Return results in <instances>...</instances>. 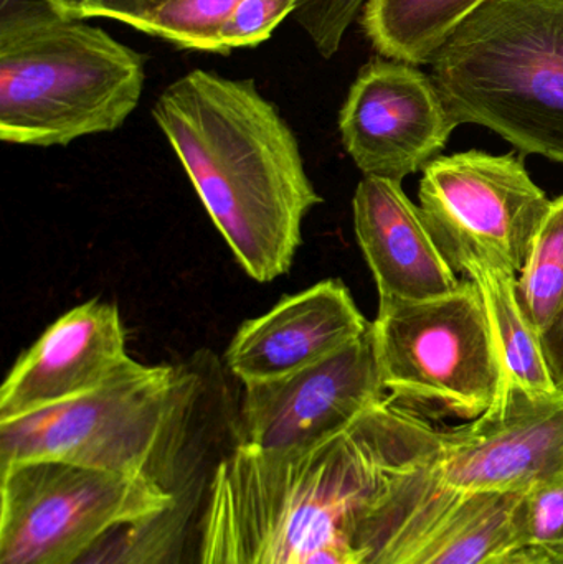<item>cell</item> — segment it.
Returning <instances> with one entry per match:
<instances>
[{
	"instance_id": "1",
	"label": "cell",
	"mask_w": 563,
	"mask_h": 564,
	"mask_svg": "<svg viewBox=\"0 0 563 564\" xmlns=\"http://www.w3.org/2000/svg\"><path fill=\"white\" fill-rule=\"evenodd\" d=\"M440 444L386 398L310 443L235 446L212 469L195 564H410L425 542L415 469Z\"/></svg>"
},
{
	"instance_id": "2",
	"label": "cell",
	"mask_w": 563,
	"mask_h": 564,
	"mask_svg": "<svg viewBox=\"0 0 563 564\" xmlns=\"http://www.w3.org/2000/svg\"><path fill=\"white\" fill-rule=\"evenodd\" d=\"M152 118L247 276L290 273L323 198L293 129L257 83L192 69L161 93Z\"/></svg>"
},
{
	"instance_id": "3",
	"label": "cell",
	"mask_w": 563,
	"mask_h": 564,
	"mask_svg": "<svg viewBox=\"0 0 563 564\" xmlns=\"http://www.w3.org/2000/svg\"><path fill=\"white\" fill-rule=\"evenodd\" d=\"M430 65L458 126L563 164V0H488Z\"/></svg>"
},
{
	"instance_id": "4",
	"label": "cell",
	"mask_w": 563,
	"mask_h": 564,
	"mask_svg": "<svg viewBox=\"0 0 563 564\" xmlns=\"http://www.w3.org/2000/svg\"><path fill=\"white\" fill-rule=\"evenodd\" d=\"M145 58L53 10L0 20V139L68 145L112 132L141 101Z\"/></svg>"
},
{
	"instance_id": "5",
	"label": "cell",
	"mask_w": 563,
	"mask_h": 564,
	"mask_svg": "<svg viewBox=\"0 0 563 564\" xmlns=\"http://www.w3.org/2000/svg\"><path fill=\"white\" fill-rule=\"evenodd\" d=\"M194 388L191 360L149 367L129 358L88 393L0 420V470L63 463L162 480L187 446Z\"/></svg>"
},
{
	"instance_id": "6",
	"label": "cell",
	"mask_w": 563,
	"mask_h": 564,
	"mask_svg": "<svg viewBox=\"0 0 563 564\" xmlns=\"http://www.w3.org/2000/svg\"><path fill=\"white\" fill-rule=\"evenodd\" d=\"M372 335L387 398L419 416L472 421L498 397L505 368L468 278L443 297L379 301Z\"/></svg>"
},
{
	"instance_id": "7",
	"label": "cell",
	"mask_w": 563,
	"mask_h": 564,
	"mask_svg": "<svg viewBox=\"0 0 563 564\" xmlns=\"http://www.w3.org/2000/svg\"><path fill=\"white\" fill-rule=\"evenodd\" d=\"M0 564H73L116 530L177 506L162 480L63 463L0 470Z\"/></svg>"
},
{
	"instance_id": "8",
	"label": "cell",
	"mask_w": 563,
	"mask_h": 564,
	"mask_svg": "<svg viewBox=\"0 0 563 564\" xmlns=\"http://www.w3.org/2000/svg\"><path fill=\"white\" fill-rule=\"evenodd\" d=\"M551 205L515 154L440 155L420 182V210L456 274L483 260L521 276Z\"/></svg>"
},
{
	"instance_id": "9",
	"label": "cell",
	"mask_w": 563,
	"mask_h": 564,
	"mask_svg": "<svg viewBox=\"0 0 563 564\" xmlns=\"http://www.w3.org/2000/svg\"><path fill=\"white\" fill-rule=\"evenodd\" d=\"M436 469L465 494H524L563 476V391L505 377L481 416L442 431Z\"/></svg>"
},
{
	"instance_id": "10",
	"label": "cell",
	"mask_w": 563,
	"mask_h": 564,
	"mask_svg": "<svg viewBox=\"0 0 563 564\" xmlns=\"http://www.w3.org/2000/svg\"><path fill=\"white\" fill-rule=\"evenodd\" d=\"M458 122L432 75L376 55L359 69L339 112L347 154L364 177L402 182L440 158Z\"/></svg>"
},
{
	"instance_id": "11",
	"label": "cell",
	"mask_w": 563,
	"mask_h": 564,
	"mask_svg": "<svg viewBox=\"0 0 563 564\" xmlns=\"http://www.w3.org/2000/svg\"><path fill=\"white\" fill-rule=\"evenodd\" d=\"M243 387L238 446L258 449H284L326 436L387 398L372 325L310 367Z\"/></svg>"
},
{
	"instance_id": "12",
	"label": "cell",
	"mask_w": 563,
	"mask_h": 564,
	"mask_svg": "<svg viewBox=\"0 0 563 564\" xmlns=\"http://www.w3.org/2000/svg\"><path fill=\"white\" fill-rule=\"evenodd\" d=\"M129 358L119 308L101 299L76 305L17 358L0 388V420L88 393Z\"/></svg>"
},
{
	"instance_id": "13",
	"label": "cell",
	"mask_w": 563,
	"mask_h": 564,
	"mask_svg": "<svg viewBox=\"0 0 563 564\" xmlns=\"http://www.w3.org/2000/svg\"><path fill=\"white\" fill-rule=\"evenodd\" d=\"M370 325L343 281L324 280L245 321L224 364L241 384L273 380L336 354Z\"/></svg>"
},
{
	"instance_id": "14",
	"label": "cell",
	"mask_w": 563,
	"mask_h": 564,
	"mask_svg": "<svg viewBox=\"0 0 563 564\" xmlns=\"http://www.w3.org/2000/svg\"><path fill=\"white\" fill-rule=\"evenodd\" d=\"M354 228L379 301H430L452 294L458 274L433 240L402 182L364 177L353 200Z\"/></svg>"
},
{
	"instance_id": "15",
	"label": "cell",
	"mask_w": 563,
	"mask_h": 564,
	"mask_svg": "<svg viewBox=\"0 0 563 564\" xmlns=\"http://www.w3.org/2000/svg\"><path fill=\"white\" fill-rule=\"evenodd\" d=\"M488 0H366L359 23L380 56L430 65L453 32Z\"/></svg>"
},
{
	"instance_id": "16",
	"label": "cell",
	"mask_w": 563,
	"mask_h": 564,
	"mask_svg": "<svg viewBox=\"0 0 563 564\" xmlns=\"http://www.w3.org/2000/svg\"><path fill=\"white\" fill-rule=\"evenodd\" d=\"M462 274L475 282L481 294L505 377L534 390H557L545 365L541 334L519 301L518 274L483 260L468 261Z\"/></svg>"
},
{
	"instance_id": "17",
	"label": "cell",
	"mask_w": 563,
	"mask_h": 564,
	"mask_svg": "<svg viewBox=\"0 0 563 564\" xmlns=\"http://www.w3.org/2000/svg\"><path fill=\"white\" fill-rule=\"evenodd\" d=\"M518 294L529 321L542 334L563 305V195L552 200L545 215L518 278Z\"/></svg>"
},
{
	"instance_id": "18",
	"label": "cell",
	"mask_w": 563,
	"mask_h": 564,
	"mask_svg": "<svg viewBox=\"0 0 563 564\" xmlns=\"http://www.w3.org/2000/svg\"><path fill=\"white\" fill-rule=\"evenodd\" d=\"M241 0H159L132 23V29L158 36L178 50L225 55L221 30Z\"/></svg>"
},
{
	"instance_id": "19",
	"label": "cell",
	"mask_w": 563,
	"mask_h": 564,
	"mask_svg": "<svg viewBox=\"0 0 563 564\" xmlns=\"http://www.w3.org/2000/svg\"><path fill=\"white\" fill-rule=\"evenodd\" d=\"M181 502L155 519L116 530L73 564H167L185 533Z\"/></svg>"
},
{
	"instance_id": "20",
	"label": "cell",
	"mask_w": 563,
	"mask_h": 564,
	"mask_svg": "<svg viewBox=\"0 0 563 564\" xmlns=\"http://www.w3.org/2000/svg\"><path fill=\"white\" fill-rule=\"evenodd\" d=\"M521 517L526 546L563 558V476L522 494Z\"/></svg>"
},
{
	"instance_id": "21",
	"label": "cell",
	"mask_w": 563,
	"mask_h": 564,
	"mask_svg": "<svg viewBox=\"0 0 563 564\" xmlns=\"http://www.w3.org/2000/svg\"><path fill=\"white\" fill-rule=\"evenodd\" d=\"M366 0H300L294 19L307 33L314 48L329 59L339 52L347 30L359 19Z\"/></svg>"
},
{
	"instance_id": "22",
	"label": "cell",
	"mask_w": 563,
	"mask_h": 564,
	"mask_svg": "<svg viewBox=\"0 0 563 564\" xmlns=\"http://www.w3.org/2000/svg\"><path fill=\"white\" fill-rule=\"evenodd\" d=\"M300 0H241L221 30L225 55L267 42Z\"/></svg>"
},
{
	"instance_id": "23",
	"label": "cell",
	"mask_w": 563,
	"mask_h": 564,
	"mask_svg": "<svg viewBox=\"0 0 563 564\" xmlns=\"http://www.w3.org/2000/svg\"><path fill=\"white\" fill-rule=\"evenodd\" d=\"M45 3L65 19H112L131 26L151 12L159 0H45Z\"/></svg>"
},
{
	"instance_id": "24",
	"label": "cell",
	"mask_w": 563,
	"mask_h": 564,
	"mask_svg": "<svg viewBox=\"0 0 563 564\" xmlns=\"http://www.w3.org/2000/svg\"><path fill=\"white\" fill-rule=\"evenodd\" d=\"M545 365L557 390L563 391V305L554 321L541 334Z\"/></svg>"
},
{
	"instance_id": "25",
	"label": "cell",
	"mask_w": 563,
	"mask_h": 564,
	"mask_svg": "<svg viewBox=\"0 0 563 564\" xmlns=\"http://www.w3.org/2000/svg\"><path fill=\"white\" fill-rule=\"evenodd\" d=\"M46 10L52 9L46 6L45 0H0V20L46 12Z\"/></svg>"
},
{
	"instance_id": "26",
	"label": "cell",
	"mask_w": 563,
	"mask_h": 564,
	"mask_svg": "<svg viewBox=\"0 0 563 564\" xmlns=\"http://www.w3.org/2000/svg\"><path fill=\"white\" fill-rule=\"evenodd\" d=\"M557 564H563V562H561V563H557Z\"/></svg>"
}]
</instances>
